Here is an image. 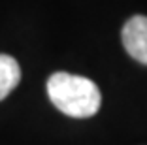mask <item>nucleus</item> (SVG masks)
I'll list each match as a JSON object with an SVG mask.
<instances>
[{
	"mask_svg": "<svg viewBox=\"0 0 147 145\" xmlns=\"http://www.w3.org/2000/svg\"><path fill=\"white\" fill-rule=\"evenodd\" d=\"M47 94L57 109L74 119L96 115L102 104V94L94 81L66 72H57L47 79Z\"/></svg>",
	"mask_w": 147,
	"mask_h": 145,
	"instance_id": "nucleus-1",
	"label": "nucleus"
},
{
	"mask_svg": "<svg viewBox=\"0 0 147 145\" xmlns=\"http://www.w3.org/2000/svg\"><path fill=\"white\" fill-rule=\"evenodd\" d=\"M21 81V68L17 60L0 53V102L11 92Z\"/></svg>",
	"mask_w": 147,
	"mask_h": 145,
	"instance_id": "nucleus-3",
	"label": "nucleus"
},
{
	"mask_svg": "<svg viewBox=\"0 0 147 145\" xmlns=\"http://www.w3.org/2000/svg\"><path fill=\"white\" fill-rule=\"evenodd\" d=\"M123 45L134 60L147 66V17L134 15L125 23L121 32Z\"/></svg>",
	"mask_w": 147,
	"mask_h": 145,
	"instance_id": "nucleus-2",
	"label": "nucleus"
}]
</instances>
